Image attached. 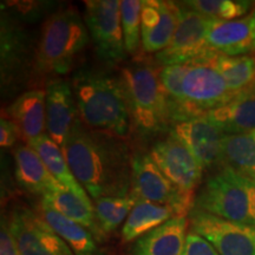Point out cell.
Listing matches in <instances>:
<instances>
[{"label": "cell", "instance_id": "obj_1", "mask_svg": "<svg viewBox=\"0 0 255 255\" xmlns=\"http://www.w3.org/2000/svg\"><path fill=\"white\" fill-rule=\"evenodd\" d=\"M62 149L75 177L94 200L130 193L132 156L124 138L92 130L78 119Z\"/></svg>", "mask_w": 255, "mask_h": 255}, {"label": "cell", "instance_id": "obj_2", "mask_svg": "<svg viewBox=\"0 0 255 255\" xmlns=\"http://www.w3.org/2000/svg\"><path fill=\"white\" fill-rule=\"evenodd\" d=\"M72 90L84 126L126 138L131 130V114L121 75L82 69L73 75Z\"/></svg>", "mask_w": 255, "mask_h": 255}, {"label": "cell", "instance_id": "obj_3", "mask_svg": "<svg viewBox=\"0 0 255 255\" xmlns=\"http://www.w3.org/2000/svg\"><path fill=\"white\" fill-rule=\"evenodd\" d=\"M88 43V27L77 9L59 8L41 27L34 53V69L41 75H65L75 66Z\"/></svg>", "mask_w": 255, "mask_h": 255}, {"label": "cell", "instance_id": "obj_4", "mask_svg": "<svg viewBox=\"0 0 255 255\" xmlns=\"http://www.w3.org/2000/svg\"><path fill=\"white\" fill-rule=\"evenodd\" d=\"M132 123L145 136L170 127L167 97L161 87L158 71L151 64L137 60L121 70Z\"/></svg>", "mask_w": 255, "mask_h": 255}, {"label": "cell", "instance_id": "obj_5", "mask_svg": "<svg viewBox=\"0 0 255 255\" xmlns=\"http://www.w3.org/2000/svg\"><path fill=\"white\" fill-rule=\"evenodd\" d=\"M216 55L208 51L187 62L188 69L182 83L183 119L206 115L234 97L216 69Z\"/></svg>", "mask_w": 255, "mask_h": 255}, {"label": "cell", "instance_id": "obj_6", "mask_svg": "<svg viewBox=\"0 0 255 255\" xmlns=\"http://www.w3.org/2000/svg\"><path fill=\"white\" fill-rule=\"evenodd\" d=\"M130 194L137 201L169 206L176 216H188L195 206L193 193L178 189L157 167L150 154H135L131 162Z\"/></svg>", "mask_w": 255, "mask_h": 255}, {"label": "cell", "instance_id": "obj_7", "mask_svg": "<svg viewBox=\"0 0 255 255\" xmlns=\"http://www.w3.org/2000/svg\"><path fill=\"white\" fill-rule=\"evenodd\" d=\"M194 208L228 221L252 225L250 197L238 174L222 168L210 176L195 197Z\"/></svg>", "mask_w": 255, "mask_h": 255}, {"label": "cell", "instance_id": "obj_8", "mask_svg": "<svg viewBox=\"0 0 255 255\" xmlns=\"http://www.w3.org/2000/svg\"><path fill=\"white\" fill-rule=\"evenodd\" d=\"M84 7V21L98 57L109 65L126 59L121 1L87 0Z\"/></svg>", "mask_w": 255, "mask_h": 255}, {"label": "cell", "instance_id": "obj_9", "mask_svg": "<svg viewBox=\"0 0 255 255\" xmlns=\"http://www.w3.org/2000/svg\"><path fill=\"white\" fill-rule=\"evenodd\" d=\"M189 227L220 255H255L254 226L228 221L194 208L189 214Z\"/></svg>", "mask_w": 255, "mask_h": 255}, {"label": "cell", "instance_id": "obj_10", "mask_svg": "<svg viewBox=\"0 0 255 255\" xmlns=\"http://www.w3.org/2000/svg\"><path fill=\"white\" fill-rule=\"evenodd\" d=\"M7 219L23 255H75L38 210L33 212L26 207H19Z\"/></svg>", "mask_w": 255, "mask_h": 255}, {"label": "cell", "instance_id": "obj_11", "mask_svg": "<svg viewBox=\"0 0 255 255\" xmlns=\"http://www.w3.org/2000/svg\"><path fill=\"white\" fill-rule=\"evenodd\" d=\"M180 21L170 44L156 53V62L161 65H173L193 60L203 53L212 51L207 46V34L216 19L206 17L180 5Z\"/></svg>", "mask_w": 255, "mask_h": 255}, {"label": "cell", "instance_id": "obj_12", "mask_svg": "<svg viewBox=\"0 0 255 255\" xmlns=\"http://www.w3.org/2000/svg\"><path fill=\"white\" fill-rule=\"evenodd\" d=\"M170 136L183 144L201 167L212 169L222 165L223 133L206 115L189 116L171 123Z\"/></svg>", "mask_w": 255, "mask_h": 255}, {"label": "cell", "instance_id": "obj_13", "mask_svg": "<svg viewBox=\"0 0 255 255\" xmlns=\"http://www.w3.org/2000/svg\"><path fill=\"white\" fill-rule=\"evenodd\" d=\"M150 156L171 183L194 194L202 180L203 168L186 146L169 135L168 138L155 143Z\"/></svg>", "mask_w": 255, "mask_h": 255}, {"label": "cell", "instance_id": "obj_14", "mask_svg": "<svg viewBox=\"0 0 255 255\" xmlns=\"http://www.w3.org/2000/svg\"><path fill=\"white\" fill-rule=\"evenodd\" d=\"M180 5L165 0H143L141 9L142 49L148 53L164 50L180 21Z\"/></svg>", "mask_w": 255, "mask_h": 255}, {"label": "cell", "instance_id": "obj_15", "mask_svg": "<svg viewBox=\"0 0 255 255\" xmlns=\"http://www.w3.org/2000/svg\"><path fill=\"white\" fill-rule=\"evenodd\" d=\"M45 92L47 135L63 148L79 119L72 84L63 78H53L47 83Z\"/></svg>", "mask_w": 255, "mask_h": 255}, {"label": "cell", "instance_id": "obj_16", "mask_svg": "<svg viewBox=\"0 0 255 255\" xmlns=\"http://www.w3.org/2000/svg\"><path fill=\"white\" fill-rule=\"evenodd\" d=\"M207 46L213 52L237 57L254 52V31L252 14L237 20H216L207 34Z\"/></svg>", "mask_w": 255, "mask_h": 255}, {"label": "cell", "instance_id": "obj_17", "mask_svg": "<svg viewBox=\"0 0 255 255\" xmlns=\"http://www.w3.org/2000/svg\"><path fill=\"white\" fill-rule=\"evenodd\" d=\"M206 117L225 135L255 130V87L235 95L227 103L208 111Z\"/></svg>", "mask_w": 255, "mask_h": 255}, {"label": "cell", "instance_id": "obj_18", "mask_svg": "<svg viewBox=\"0 0 255 255\" xmlns=\"http://www.w3.org/2000/svg\"><path fill=\"white\" fill-rule=\"evenodd\" d=\"M189 219L175 216L144 237L132 247L133 255H183Z\"/></svg>", "mask_w": 255, "mask_h": 255}, {"label": "cell", "instance_id": "obj_19", "mask_svg": "<svg viewBox=\"0 0 255 255\" xmlns=\"http://www.w3.org/2000/svg\"><path fill=\"white\" fill-rule=\"evenodd\" d=\"M7 115L17 124L26 143L44 135L46 129L45 90L34 89L21 94L7 108Z\"/></svg>", "mask_w": 255, "mask_h": 255}, {"label": "cell", "instance_id": "obj_20", "mask_svg": "<svg viewBox=\"0 0 255 255\" xmlns=\"http://www.w3.org/2000/svg\"><path fill=\"white\" fill-rule=\"evenodd\" d=\"M14 174L23 189L36 195H46L60 184L41 161L40 156L31 146L19 145L14 152Z\"/></svg>", "mask_w": 255, "mask_h": 255}, {"label": "cell", "instance_id": "obj_21", "mask_svg": "<svg viewBox=\"0 0 255 255\" xmlns=\"http://www.w3.org/2000/svg\"><path fill=\"white\" fill-rule=\"evenodd\" d=\"M41 202L82 225L97 241H101L104 238L105 234L98 226L94 203L91 202L89 195H78L63 186H59L56 190L41 196Z\"/></svg>", "mask_w": 255, "mask_h": 255}, {"label": "cell", "instance_id": "obj_22", "mask_svg": "<svg viewBox=\"0 0 255 255\" xmlns=\"http://www.w3.org/2000/svg\"><path fill=\"white\" fill-rule=\"evenodd\" d=\"M38 213L68 244L75 255H101L100 248L96 244L97 240L82 225L56 212L41 201L38 207Z\"/></svg>", "mask_w": 255, "mask_h": 255}, {"label": "cell", "instance_id": "obj_23", "mask_svg": "<svg viewBox=\"0 0 255 255\" xmlns=\"http://www.w3.org/2000/svg\"><path fill=\"white\" fill-rule=\"evenodd\" d=\"M28 57L26 36L20 28L6 19L1 21V81L2 85L24 73Z\"/></svg>", "mask_w": 255, "mask_h": 255}, {"label": "cell", "instance_id": "obj_24", "mask_svg": "<svg viewBox=\"0 0 255 255\" xmlns=\"http://www.w3.org/2000/svg\"><path fill=\"white\" fill-rule=\"evenodd\" d=\"M175 216L174 210L169 206L149 201H137L123 225V240L126 242L138 240Z\"/></svg>", "mask_w": 255, "mask_h": 255}, {"label": "cell", "instance_id": "obj_25", "mask_svg": "<svg viewBox=\"0 0 255 255\" xmlns=\"http://www.w3.org/2000/svg\"><path fill=\"white\" fill-rule=\"evenodd\" d=\"M27 145L40 156L47 170L58 181L60 186L78 195H89L70 169L63 149L55 141H52L49 135L44 133L38 138L27 142Z\"/></svg>", "mask_w": 255, "mask_h": 255}, {"label": "cell", "instance_id": "obj_26", "mask_svg": "<svg viewBox=\"0 0 255 255\" xmlns=\"http://www.w3.org/2000/svg\"><path fill=\"white\" fill-rule=\"evenodd\" d=\"M222 168L255 181V130L223 136Z\"/></svg>", "mask_w": 255, "mask_h": 255}, {"label": "cell", "instance_id": "obj_27", "mask_svg": "<svg viewBox=\"0 0 255 255\" xmlns=\"http://www.w3.org/2000/svg\"><path fill=\"white\" fill-rule=\"evenodd\" d=\"M215 65L234 96L255 87V52L237 57L216 55Z\"/></svg>", "mask_w": 255, "mask_h": 255}, {"label": "cell", "instance_id": "obj_28", "mask_svg": "<svg viewBox=\"0 0 255 255\" xmlns=\"http://www.w3.org/2000/svg\"><path fill=\"white\" fill-rule=\"evenodd\" d=\"M136 203L137 200L130 193L126 196H107L95 200V215L101 231L104 234L114 232L126 222Z\"/></svg>", "mask_w": 255, "mask_h": 255}, {"label": "cell", "instance_id": "obj_29", "mask_svg": "<svg viewBox=\"0 0 255 255\" xmlns=\"http://www.w3.org/2000/svg\"><path fill=\"white\" fill-rule=\"evenodd\" d=\"M188 69V63L173 64L162 66L158 71L161 87L167 97L169 111H170L171 123L183 119V91L182 83ZM171 126V124H170Z\"/></svg>", "mask_w": 255, "mask_h": 255}, {"label": "cell", "instance_id": "obj_30", "mask_svg": "<svg viewBox=\"0 0 255 255\" xmlns=\"http://www.w3.org/2000/svg\"><path fill=\"white\" fill-rule=\"evenodd\" d=\"M182 4L206 17L229 21L246 15L254 2L248 0H189Z\"/></svg>", "mask_w": 255, "mask_h": 255}, {"label": "cell", "instance_id": "obj_31", "mask_svg": "<svg viewBox=\"0 0 255 255\" xmlns=\"http://www.w3.org/2000/svg\"><path fill=\"white\" fill-rule=\"evenodd\" d=\"M142 1L123 0L121 1V19L127 55L137 56L142 45L141 36Z\"/></svg>", "mask_w": 255, "mask_h": 255}, {"label": "cell", "instance_id": "obj_32", "mask_svg": "<svg viewBox=\"0 0 255 255\" xmlns=\"http://www.w3.org/2000/svg\"><path fill=\"white\" fill-rule=\"evenodd\" d=\"M183 255H220L214 247L195 233L189 232L187 235L186 248Z\"/></svg>", "mask_w": 255, "mask_h": 255}, {"label": "cell", "instance_id": "obj_33", "mask_svg": "<svg viewBox=\"0 0 255 255\" xmlns=\"http://www.w3.org/2000/svg\"><path fill=\"white\" fill-rule=\"evenodd\" d=\"M0 255H23L8 225L7 216H1L0 225Z\"/></svg>", "mask_w": 255, "mask_h": 255}, {"label": "cell", "instance_id": "obj_34", "mask_svg": "<svg viewBox=\"0 0 255 255\" xmlns=\"http://www.w3.org/2000/svg\"><path fill=\"white\" fill-rule=\"evenodd\" d=\"M23 138L20 130L13 121L1 117L0 120V145L1 148H9L19 139Z\"/></svg>", "mask_w": 255, "mask_h": 255}, {"label": "cell", "instance_id": "obj_35", "mask_svg": "<svg viewBox=\"0 0 255 255\" xmlns=\"http://www.w3.org/2000/svg\"><path fill=\"white\" fill-rule=\"evenodd\" d=\"M239 176H240V175H239ZM240 178H241L242 184H244L245 188H246L248 197H250L251 221H252V226H254L255 227V181L250 180V178H246V177H242V176H240Z\"/></svg>", "mask_w": 255, "mask_h": 255}, {"label": "cell", "instance_id": "obj_36", "mask_svg": "<svg viewBox=\"0 0 255 255\" xmlns=\"http://www.w3.org/2000/svg\"><path fill=\"white\" fill-rule=\"evenodd\" d=\"M252 17H253V31H254V37H255V11L253 12V14H252Z\"/></svg>", "mask_w": 255, "mask_h": 255}, {"label": "cell", "instance_id": "obj_37", "mask_svg": "<svg viewBox=\"0 0 255 255\" xmlns=\"http://www.w3.org/2000/svg\"><path fill=\"white\" fill-rule=\"evenodd\" d=\"M254 52H255V37H254Z\"/></svg>", "mask_w": 255, "mask_h": 255}]
</instances>
